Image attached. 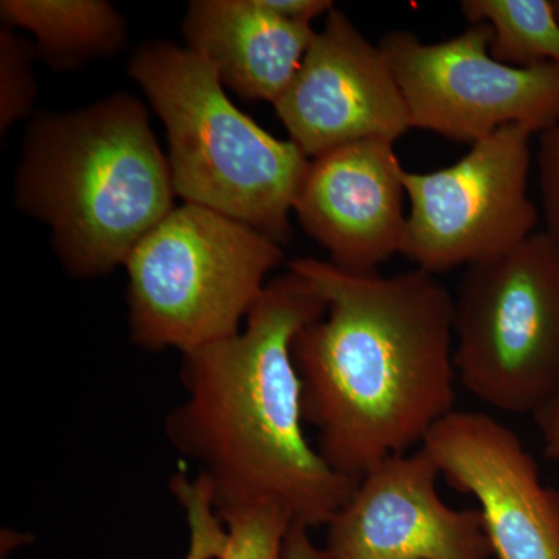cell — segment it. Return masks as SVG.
I'll list each match as a JSON object with an SVG mask.
<instances>
[{"label":"cell","mask_w":559,"mask_h":559,"mask_svg":"<svg viewBox=\"0 0 559 559\" xmlns=\"http://www.w3.org/2000/svg\"><path fill=\"white\" fill-rule=\"evenodd\" d=\"M289 270L326 301L293 342L304 419L319 430L331 468L359 481L390 455L421 447L454 411V297L421 270L381 277L316 259Z\"/></svg>","instance_id":"obj_1"},{"label":"cell","mask_w":559,"mask_h":559,"mask_svg":"<svg viewBox=\"0 0 559 559\" xmlns=\"http://www.w3.org/2000/svg\"><path fill=\"white\" fill-rule=\"evenodd\" d=\"M326 310L297 272L270 280L245 329L182 355L186 396L165 436L193 460L218 514L282 510L293 527L329 524L358 481L342 476L305 436L294 337Z\"/></svg>","instance_id":"obj_2"},{"label":"cell","mask_w":559,"mask_h":559,"mask_svg":"<svg viewBox=\"0 0 559 559\" xmlns=\"http://www.w3.org/2000/svg\"><path fill=\"white\" fill-rule=\"evenodd\" d=\"M14 189L17 209L50 227L55 253L76 278L124 264L176 198L148 110L127 92L36 116Z\"/></svg>","instance_id":"obj_3"},{"label":"cell","mask_w":559,"mask_h":559,"mask_svg":"<svg viewBox=\"0 0 559 559\" xmlns=\"http://www.w3.org/2000/svg\"><path fill=\"white\" fill-rule=\"evenodd\" d=\"M128 72L167 131L176 197L286 245L310 157L242 114L215 69L187 47L167 40L143 44Z\"/></svg>","instance_id":"obj_4"},{"label":"cell","mask_w":559,"mask_h":559,"mask_svg":"<svg viewBox=\"0 0 559 559\" xmlns=\"http://www.w3.org/2000/svg\"><path fill=\"white\" fill-rule=\"evenodd\" d=\"M282 260L267 235L183 202L124 261L132 344L187 355L234 336Z\"/></svg>","instance_id":"obj_5"},{"label":"cell","mask_w":559,"mask_h":559,"mask_svg":"<svg viewBox=\"0 0 559 559\" xmlns=\"http://www.w3.org/2000/svg\"><path fill=\"white\" fill-rule=\"evenodd\" d=\"M457 380L481 403L535 417L559 392V245L546 230L471 264L454 297Z\"/></svg>","instance_id":"obj_6"},{"label":"cell","mask_w":559,"mask_h":559,"mask_svg":"<svg viewBox=\"0 0 559 559\" xmlns=\"http://www.w3.org/2000/svg\"><path fill=\"white\" fill-rule=\"evenodd\" d=\"M532 134L507 124L451 167L404 170L411 213L401 253L436 275L495 259L532 237L539 219L528 198Z\"/></svg>","instance_id":"obj_7"},{"label":"cell","mask_w":559,"mask_h":559,"mask_svg":"<svg viewBox=\"0 0 559 559\" xmlns=\"http://www.w3.org/2000/svg\"><path fill=\"white\" fill-rule=\"evenodd\" d=\"M491 39L484 22L436 44L404 31L381 39L412 128L474 145L507 124L533 132L559 124L558 66L502 64L489 53Z\"/></svg>","instance_id":"obj_8"},{"label":"cell","mask_w":559,"mask_h":559,"mask_svg":"<svg viewBox=\"0 0 559 559\" xmlns=\"http://www.w3.org/2000/svg\"><path fill=\"white\" fill-rule=\"evenodd\" d=\"M274 106L310 159L360 140L393 143L412 128L388 58L336 7Z\"/></svg>","instance_id":"obj_9"},{"label":"cell","mask_w":559,"mask_h":559,"mask_svg":"<svg viewBox=\"0 0 559 559\" xmlns=\"http://www.w3.org/2000/svg\"><path fill=\"white\" fill-rule=\"evenodd\" d=\"M425 448L382 460L326 524L329 559H489L479 510H455L437 491Z\"/></svg>","instance_id":"obj_10"},{"label":"cell","mask_w":559,"mask_h":559,"mask_svg":"<svg viewBox=\"0 0 559 559\" xmlns=\"http://www.w3.org/2000/svg\"><path fill=\"white\" fill-rule=\"evenodd\" d=\"M421 448L451 487L476 498L498 559H559V492L513 429L484 412L452 411Z\"/></svg>","instance_id":"obj_11"},{"label":"cell","mask_w":559,"mask_h":559,"mask_svg":"<svg viewBox=\"0 0 559 559\" xmlns=\"http://www.w3.org/2000/svg\"><path fill=\"white\" fill-rule=\"evenodd\" d=\"M403 171L393 143L370 139L312 157L293 212L341 270L370 274L403 252Z\"/></svg>","instance_id":"obj_12"},{"label":"cell","mask_w":559,"mask_h":559,"mask_svg":"<svg viewBox=\"0 0 559 559\" xmlns=\"http://www.w3.org/2000/svg\"><path fill=\"white\" fill-rule=\"evenodd\" d=\"M316 33L261 0H194L182 22L187 49L215 69L224 87L272 105L288 90Z\"/></svg>","instance_id":"obj_13"},{"label":"cell","mask_w":559,"mask_h":559,"mask_svg":"<svg viewBox=\"0 0 559 559\" xmlns=\"http://www.w3.org/2000/svg\"><path fill=\"white\" fill-rule=\"evenodd\" d=\"M0 17L31 32L36 55L58 72L112 57L128 43L127 21L105 0H2Z\"/></svg>","instance_id":"obj_14"},{"label":"cell","mask_w":559,"mask_h":559,"mask_svg":"<svg viewBox=\"0 0 559 559\" xmlns=\"http://www.w3.org/2000/svg\"><path fill=\"white\" fill-rule=\"evenodd\" d=\"M466 20L488 24L492 31L489 53L513 68L543 64L559 68V16L550 0H463Z\"/></svg>","instance_id":"obj_15"},{"label":"cell","mask_w":559,"mask_h":559,"mask_svg":"<svg viewBox=\"0 0 559 559\" xmlns=\"http://www.w3.org/2000/svg\"><path fill=\"white\" fill-rule=\"evenodd\" d=\"M227 528L218 559H282L286 535L293 527L282 510L248 507L219 514Z\"/></svg>","instance_id":"obj_16"},{"label":"cell","mask_w":559,"mask_h":559,"mask_svg":"<svg viewBox=\"0 0 559 559\" xmlns=\"http://www.w3.org/2000/svg\"><path fill=\"white\" fill-rule=\"evenodd\" d=\"M35 47L17 36L14 28L0 32V131H9L25 119L35 105L36 79L32 62Z\"/></svg>","instance_id":"obj_17"},{"label":"cell","mask_w":559,"mask_h":559,"mask_svg":"<svg viewBox=\"0 0 559 559\" xmlns=\"http://www.w3.org/2000/svg\"><path fill=\"white\" fill-rule=\"evenodd\" d=\"M170 489L189 527V551L186 559H218L226 546L227 528L213 506L209 485L202 477L176 473Z\"/></svg>","instance_id":"obj_18"},{"label":"cell","mask_w":559,"mask_h":559,"mask_svg":"<svg viewBox=\"0 0 559 559\" xmlns=\"http://www.w3.org/2000/svg\"><path fill=\"white\" fill-rule=\"evenodd\" d=\"M538 178L546 231L559 245V124L540 132Z\"/></svg>","instance_id":"obj_19"},{"label":"cell","mask_w":559,"mask_h":559,"mask_svg":"<svg viewBox=\"0 0 559 559\" xmlns=\"http://www.w3.org/2000/svg\"><path fill=\"white\" fill-rule=\"evenodd\" d=\"M272 13L296 24L311 25L316 17L334 9L330 0H261Z\"/></svg>","instance_id":"obj_20"},{"label":"cell","mask_w":559,"mask_h":559,"mask_svg":"<svg viewBox=\"0 0 559 559\" xmlns=\"http://www.w3.org/2000/svg\"><path fill=\"white\" fill-rule=\"evenodd\" d=\"M540 440H543L544 454L551 462H559V392L554 400L535 415Z\"/></svg>","instance_id":"obj_21"},{"label":"cell","mask_w":559,"mask_h":559,"mask_svg":"<svg viewBox=\"0 0 559 559\" xmlns=\"http://www.w3.org/2000/svg\"><path fill=\"white\" fill-rule=\"evenodd\" d=\"M282 559H329L325 550L312 543L310 530L290 527L283 546Z\"/></svg>","instance_id":"obj_22"},{"label":"cell","mask_w":559,"mask_h":559,"mask_svg":"<svg viewBox=\"0 0 559 559\" xmlns=\"http://www.w3.org/2000/svg\"><path fill=\"white\" fill-rule=\"evenodd\" d=\"M555 7H557V13H558V16H559V0H557V2H555Z\"/></svg>","instance_id":"obj_23"}]
</instances>
